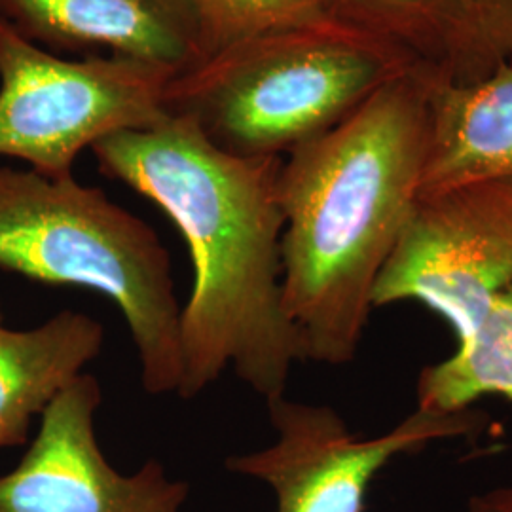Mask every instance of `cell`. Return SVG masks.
Wrapping results in <instances>:
<instances>
[{
    "mask_svg": "<svg viewBox=\"0 0 512 512\" xmlns=\"http://www.w3.org/2000/svg\"><path fill=\"white\" fill-rule=\"evenodd\" d=\"M512 285V181L421 194L372 293V308L416 300L465 340Z\"/></svg>",
    "mask_w": 512,
    "mask_h": 512,
    "instance_id": "6",
    "label": "cell"
},
{
    "mask_svg": "<svg viewBox=\"0 0 512 512\" xmlns=\"http://www.w3.org/2000/svg\"><path fill=\"white\" fill-rule=\"evenodd\" d=\"M416 69L382 38L319 19L239 40L175 74L165 112L234 156L281 158Z\"/></svg>",
    "mask_w": 512,
    "mask_h": 512,
    "instance_id": "3",
    "label": "cell"
},
{
    "mask_svg": "<svg viewBox=\"0 0 512 512\" xmlns=\"http://www.w3.org/2000/svg\"><path fill=\"white\" fill-rule=\"evenodd\" d=\"M0 270L105 294L128 323L143 389L179 391L181 306L171 256L152 226L101 188L0 165Z\"/></svg>",
    "mask_w": 512,
    "mask_h": 512,
    "instance_id": "4",
    "label": "cell"
},
{
    "mask_svg": "<svg viewBox=\"0 0 512 512\" xmlns=\"http://www.w3.org/2000/svg\"><path fill=\"white\" fill-rule=\"evenodd\" d=\"M431 73L389 82L281 162L283 310L304 361L348 365L372 293L421 196Z\"/></svg>",
    "mask_w": 512,
    "mask_h": 512,
    "instance_id": "2",
    "label": "cell"
},
{
    "mask_svg": "<svg viewBox=\"0 0 512 512\" xmlns=\"http://www.w3.org/2000/svg\"><path fill=\"white\" fill-rule=\"evenodd\" d=\"M192 2L198 18V29H200L202 59L217 54L220 50L245 38L329 18L323 8V0H192Z\"/></svg>",
    "mask_w": 512,
    "mask_h": 512,
    "instance_id": "14",
    "label": "cell"
},
{
    "mask_svg": "<svg viewBox=\"0 0 512 512\" xmlns=\"http://www.w3.org/2000/svg\"><path fill=\"white\" fill-rule=\"evenodd\" d=\"M0 19L50 52H105L177 73L202 59L192 0H0Z\"/></svg>",
    "mask_w": 512,
    "mask_h": 512,
    "instance_id": "9",
    "label": "cell"
},
{
    "mask_svg": "<svg viewBox=\"0 0 512 512\" xmlns=\"http://www.w3.org/2000/svg\"><path fill=\"white\" fill-rule=\"evenodd\" d=\"M482 40L494 65L512 61V0H478Z\"/></svg>",
    "mask_w": 512,
    "mask_h": 512,
    "instance_id": "15",
    "label": "cell"
},
{
    "mask_svg": "<svg viewBox=\"0 0 512 512\" xmlns=\"http://www.w3.org/2000/svg\"><path fill=\"white\" fill-rule=\"evenodd\" d=\"M512 403V285L497 294L471 334L418 380V408L437 414L469 410L482 397Z\"/></svg>",
    "mask_w": 512,
    "mask_h": 512,
    "instance_id": "13",
    "label": "cell"
},
{
    "mask_svg": "<svg viewBox=\"0 0 512 512\" xmlns=\"http://www.w3.org/2000/svg\"><path fill=\"white\" fill-rule=\"evenodd\" d=\"M467 512H512V484L473 495L467 503Z\"/></svg>",
    "mask_w": 512,
    "mask_h": 512,
    "instance_id": "16",
    "label": "cell"
},
{
    "mask_svg": "<svg viewBox=\"0 0 512 512\" xmlns=\"http://www.w3.org/2000/svg\"><path fill=\"white\" fill-rule=\"evenodd\" d=\"M177 71L122 55L63 59L0 19V156L73 175L84 148L162 122Z\"/></svg>",
    "mask_w": 512,
    "mask_h": 512,
    "instance_id": "5",
    "label": "cell"
},
{
    "mask_svg": "<svg viewBox=\"0 0 512 512\" xmlns=\"http://www.w3.org/2000/svg\"><path fill=\"white\" fill-rule=\"evenodd\" d=\"M101 401L84 372L44 410L18 467L0 475V512H183L190 486L158 459L131 475L110 465L95 435Z\"/></svg>",
    "mask_w": 512,
    "mask_h": 512,
    "instance_id": "8",
    "label": "cell"
},
{
    "mask_svg": "<svg viewBox=\"0 0 512 512\" xmlns=\"http://www.w3.org/2000/svg\"><path fill=\"white\" fill-rule=\"evenodd\" d=\"M512 181V61L450 82L431 76L421 194Z\"/></svg>",
    "mask_w": 512,
    "mask_h": 512,
    "instance_id": "10",
    "label": "cell"
},
{
    "mask_svg": "<svg viewBox=\"0 0 512 512\" xmlns=\"http://www.w3.org/2000/svg\"><path fill=\"white\" fill-rule=\"evenodd\" d=\"M105 329L63 310L35 329L4 325L0 306V450L29 442L31 425L101 355Z\"/></svg>",
    "mask_w": 512,
    "mask_h": 512,
    "instance_id": "11",
    "label": "cell"
},
{
    "mask_svg": "<svg viewBox=\"0 0 512 512\" xmlns=\"http://www.w3.org/2000/svg\"><path fill=\"white\" fill-rule=\"evenodd\" d=\"M327 16L382 38L437 80L461 82L494 69L478 0H323Z\"/></svg>",
    "mask_w": 512,
    "mask_h": 512,
    "instance_id": "12",
    "label": "cell"
},
{
    "mask_svg": "<svg viewBox=\"0 0 512 512\" xmlns=\"http://www.w3.org/2000/svg\"><path fill=\"white\" fill-rule=\"evenodd\" d=\"M90 150L105 177L158 205L186 241L194 283L179 321L177 395L196 399L232 368L266 403L283 397L304 361L281 294L283 158L234 156L171 114Z\"/></svg>",
    "mask_w": 512,
    "mask_h": 512,
    "instance_id": "1",
    "label": "cell"
},
{
    "mask_svg": "<svg viewBox=\"0 0 512 512\" xmlns=\"http://www.w3.org/2000/svg\"><path fill=\"white\" fill-rule=\"evenodd\" d=\"M274 444L230 456L226 469L268 484L275 512H365L374 478L399 456L437 440L475 433L480 416L469 410L437 414L418 408L380 437L359 439L330 406L268 401Z\"/></svg>",
    "mask_w": 512,
    "mask_h": 512,
    "instance_id": "7",
    "label": "cell"
}]
</instances>
